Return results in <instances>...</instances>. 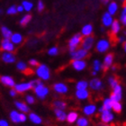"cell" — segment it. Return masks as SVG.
<instances>
[{
	"mask_svg": "<svg viewBox=\"0 0 126 126\" xmlns=\"http://www.w3.org/2000/svg\"><path fill=\"white\" fill-rule=\"evenodd\" d=\"M53 89L58 94H66L68 92V87L64 83H56L53 86Z\"/></svg>",
	"mask_w": 126,
	"mask_h": 126,
	"instance_id": "18",
	"label": "cell"
},
{
	"mask_svg": "<svg viewBox=\"0 0 126 126\" xmlns=\"http://www.w3.org/2000/svg\"><path fill=\"white\" fill-rule=\"evenodd\" d=\"M108 83H109V85H110V87H112V88H114L115 87H117L119 85V81L118 79H116L115 77L113 76H111L109 79H108Z\"/></svg>",
	"mask_w": 126,
	"mask_h": 126,
	"instance_id": "33",
	"label": "cell"
},
{
	"mask_svg": "<svg viewBox=\"0 0 126 126\" xmlns=\"http://www.w3.org/2000/svg\"><path fill=\"white\" fill-rule=\"evenodd\" d=\"M37 9H38V11H39V12H42V11H43V9H44V4H43V2H42V1H41V0L38 2Z\"/></svg>",
	"mask_w": 126,
	"mask_h": 126,
	"instance_id": "44",
	"label": "cell"
},
{
	"mask_svg": "<svg viewBox=\"0 0 126 126\" xmlns=\"http://www.w3.org/2000/svg\"><path fill=\"white\" fill-rule=\"evenodd\" d=\"M110 98L112 99V101L120 102V100L122 99V87L120 85H118L117 87H115L113 88V91L111 94Z\"/></svg>",
	"mask_w": 126,
	"mask_h": 126,
	"instance_id": "8",
	"label": "cell"
},
{
	"mask_svg": "<svg viewBox=\"0 0 126 126\" xmlns=\"http://www.w3.org/2000/svg\"><path fill=\"white\" fill-rule=\"evenodd\" d=\"M15 105H16V106L17 108H18L19 110L22 111V112H24V113H28L30 111L29 107L27 106L24 103H22V102H18V101H16V103H15Z\"/></svg>",
	"mask_w": 126,
	"mask_h": 126,
	"instance_id": "26",
	"label": "cell"
},
{
	"mask_svg": "<svg viewBox=\"0 0 126 126\" xmlns=\"http://www.w3.org/2000/svg\"><path fill=\"white\" fill-rule=\"evenodd\" d=\"M34 93L36 94V95L40 99H44L49 94V88L45 87L43 84H41L34 88Z\"/></svg>",
	"mask_w": 126,
	"mask_h": 126,
	"instance_id": "3",
	"label": "cell"
},
{
	"mask_svg": "<svg viewBox=\"0 0 126 126\" xmlns=\"http://www.w3.org/2000/svg\"><path fill=\"white\" fill-rule=\"evenodd\" d=\"M1 32H2V35L4 37V39H11V37L13 35L11 30H9L7 27L2 26L1 27Z\"/></svg>",
	"mask_w": 126,
	"mask_h": 126,
	"instance_id": "24",
	"label": "cell"
},
{
	"mask_svg": "<svg viewBox=\"0 0 126 126\" xmlns=\"http://www.w3.org/2000/svg\"><path fill=\"white\" fill-rule=\"evenodd\" d=\"M29 64L32 66V67H38L39 66V63L36 60H34V59H32L29 61Z\"/></svg>",
	"mask_w": 126,
	"mask_h": 126,
	"instance_id": "46",
	"label": "cell"
},
{
	"mask_svg": "<svg viewBox=\"0 0 126 126\" xmlns=\"http://www.w3.org/2000/svg\"><path fill=\"white\" fill-rule=\"evenodd\" d=\"M112 69H113V70H115V69H116V66H112Z\"/></svg>",
	"mask_w": 126,
	"mask_h": 126,
	"instance_id": "56",
	"label": "cell"
},
{
	"mask_svg": "<svg viewBox=\"0 0 126 126\" xmlns=\"http://www.w3.org/2000/svg\"><path fill=\"white\" fill-rule=\"evenodd\" d=\"M78 117H79L78 113H76V112H70L68 114V116H67V121L69 124H73L76 121H78Z\"/></svg>",
	"mask_w": 126,
	"mask_h": 126,
	"instance_id": "25",
	"label": "cell"
},
{
	"mask_svg": "<svg viewBox=\"0 0 126 126\" xmlns=\"http://www.w3.org/2000/svg\"><path fill=\"white\" fill-rule=\"evenodd\" d=\"M71 65L73 67V68L77 71H81L83 69L86 68L87 67V62L83 60H80V61H73Z\"/></svg>",
	"mask_w": 126,
	"mask_h": 126,
	"instance_id": "13",
	"label": "cell"
},
{
	"mask_svg": "<svg viewBox=\"0 0 126 126\" xmlns=\"http://www.w3.org/2000/svg\"><path fill=\"white\" fill-rule=\"evenodd\" d=\"M124 2H126V0H124Z\"/></svg>",
	"mask_w": 126,
	"mask_h": 126,
	"instance_id": "59",
	"label": "cell"
},
{
	"mask_svg": "<svg viewBox=\"0 0 126 126\" xmlns=\"http://www.w3.org/2000/svg\"><path fill=\"white\" fill-rule=\"evenodd\" d=\"M102 23L104 24V26L105 27H109L112 25V24L113 23V16L111 14L107 13H105L102 16Z\"/></svg>",
	"mask_w": 126,
	"mask_h": 126,
	"instance_id": "15",
	"label": "cell"
},
{
	"mask_svg": "<svg viewBox=\"0 0 126 126\" xmlns=\"http://www.w3.org/2000/svg\"><path fill=\"white\" fill-rule=\"evenodd\" d=\"M24 10V8L23 5H18V6H17V11H18L19 13H22Z\"/></svg>",
	"mask_w": 126,
	"mask_h": 126,
	"instance_id": "50",
	"label": "cell"
},
{
	"mask_svg": "<svg viewBox=\"0 0 126 126\" xmlns=\"http://www.w3.org/2000/svg\"><path fill=\"white\" fill-rule=\"evenodd\" d=\"M20 120H21V123H24V122L26 121V116L24 113H21L20 114Z\"/></svg>",
	"mask_w": 126,
	"mask_h": 126,
	"instance_id": "47",
	"label": "cell"
},
{
	"mask_svg": "<svg viewBox=\"0 0 126 126\" xmlns=\"http://www.w3.org/2000/svg\"><path fill=\"white\" fill-rule=\"evenodd\" d=\"M96 111V107L94 105H86L83 109V113L86 114V115H92L94 114V112Z\"/></svg>",
	"mask_w": 126,
	"mask_h": 126,
	"instance_id": "20",
	"label": "cell"
},
{
	"mask_svg": "<svg viewBox=\"0 0 126 126\" xmlns=\"http://www.w3.org/2000/svg\"><path fill=\"white\" fill-rule=\"evenodd\" d=\"M31 88H32V86L31 82L17 84V85H16V87H15V89L16 90L17 93H24V92H25V91L30 90Z\"/></svg>",
	"mask_w": 126,
	"mask_h": 126,
	"instance_id": "9",
	"label": "cell"
},
{
	"mask_svg": "<svg viewBox=\"0 0 126 126\" xmlns=\"http://www.w3.org/2000/svg\"><path fill=\"white\" fill-rule=\"evenodd\" d=\"M113 55L112 53H109L105 56V61H104V65H103V68L104 70L106 71L109 68L112 67L113 65Z\"/></svg>",
	"mask_w": 126,
	"mask_h": 126,
	"instance_id": "17",
	"label": "cell"
},
{
	"mask_svg": "<svg viewBox=\"0 0 126 126\" xmlns=\"http://www.w3.org/2000/svg\"><path fill=\"white\" fill-rule=\"evenodd\" d=\"M54 113H55V115L59 121L63 122V121H65V120H67V116L68 115L66 114V113L63 110H61V109H55V110H54Z\"/></svg>",
	"mask_w": 126,
	"mask_h": 126,
	"instance_id": "22",
	"label": "cell"
},
{
	"mask_svg": "<svg viewBox=\"0 0 126 126\" xmlns=\"http://www.w3.org/2000/svg\"><path fill=\"white\" fill-rule=\"evenodd\" d=\"M123 13L126 14V2H124V10H123Z\"/></svg>",
	"mask_w": 126,
	"mask_h": 126,
	"instance_id": "52",
	"label": "cell"
},
{
	"mask_svg": "<svg viewBox=\"0 0 126 126\" xmlns=\"http://www.w3.org/2000/svg\"><path fill=\"white\" fill-rule=\"evenodd\" d=\"M120 21H121V23L123 24V25L126 26V14L122 13L121 17H120Z\"/></svg>",
	"mask_w": 126,
	"mask_h": 126,
	"instance_id": "45",
	"label": "cell"
},
{
	"mask_svg": "<svg viewBox=\"0 0 126 126\" xmlns=\"http://www.w3.org/2000/svg\"><path fill=\"white\" fill-rule=\"evenodd\" d=\"M76 96L78 99L79 100H85L87 99L89 97V92L86 90H77L76 92Z\"/></svg>",
	"mask_w": 126,
	"mask_h": 126,
	"instance_id": "19",
	"label": "cell"
},
{
	"mask_svg": "<svg viewBox=\"0 0 126 126\" xmlns=\"http://www.w3.org/2000/svg\"><path fill=\"white\" fill-rule=\"evenodd\" d=\"M89 87H91V89L93 90H101L104 87L102 81L98 79H91V81L89 82Z\"/></svg>",
	"mask_w": 126,
	"mask_h": 126,
	"instance_id": "14",
	"label": "cell"
},
{
	"mask_svg": "<svg viewBox=\"0 0 126 126\" xmlns=\"http://www.w3.org/2000/svg\"><path fill=\"white\" fill-rule=\"evenodd\" d=\"M101 1H102L104 4H105V5H106V4H108V3H109V1H110V0H101Z\"/></svg>",
	"mask_w": 126,
	"mask_h": 126,
	"instance_id": "53",
	"label": "cell"
},
{
	"mask_svg": "<svg viewBox=\"0 0 126 126\" xmlns=\"http://www.w3.org/2000/svg\"><path fill=\"white\" fill-rule=\"evenodd\" d=\"M25 100H26V102L28 103V104H30V105H32V104H33V103L35 102L34 97L32 96V95H26V97H25Z\"/></svg>",
	"mask_w": 126,
	"mask_h": 126,
	"instance_id": "43",
	"label": "cell"
},
{
	"mask_svg": "<svg viewBox=\"0 0 126 126\" xmlns=\"http://www.w3.org/2000/svg\"><path fill=\"white\" fill-rule=\"evenodd\" d=\"M98 126H110V125H108V124H104V123H103V124H99V125H98Z\"/></svg>",
	"mask_w": 126,
	"mask_h": 126,
	"instance_id": "54",
	"label": "cell"
},
{
	"mask_svg": "<svg viewBox=\"0 0 126 126\" xmlns=\"http://www.w3.org/2000/svg\"><path fill=\"white\" fill-rule=\"evenodd\" d=\"M53 106L55 107V109H61V110H64L66 107H67V105H66L65 102L61 101V100H56L53 102Z\"/></svg>",
	"mask_w": 126,
	"mask_h": 126,
	"instance_id": "29",
	"label": "cell"
},
{
	"mask_svg": "<svg viewBox=\"0 0 126 126\" xmlns=\"http://www.w3.org/2000/svg\"><path fill=\"white\" fill-rule=\"evenodd\" d=\"M124 51L126 52V41L124 42Z\"/></svg>",
	"mask_w": 126,
	"mask_h": 126,
	"instance_id": "55",
	"label": "cell"
},
{
	"mask_svg": "<svg viewBox=\"0 0 126 126\" xmlns=\"http://www.w3.org/2000/svg\"><path fill=\"white\" fill-rule=\"evenodd\" d=\"M59 53V50L57 47H51L48 50V54L50 56H56Z\"/></svg>",
	"mask_w": 126,
	"mask_h": 126,
	"instance_id": "40",
	"label": "cell"
},
{
	"mask_svg": "<svg viewBox=\"0 0 126 126\" xmlns=\"http://www.w3.org/2000/svg\"><path fill=\"white\" fill-rule=\"evenodd\" d=\"M88 85L89 84L87 81H85V80L79 81L76 85L77 90H86L87 88V87H88Z\"/></svg>",
	"mask_w": 126,
	"mask_h": 126,
	"instance_id": "31",
	"label": "cell"
},
{
	"mask_svg": "<svg viewBox=\"0 0 126 126\" xmlns=\"http://www.w3.org/2000/svg\"><path fill=\"white\" fill-rule=\"evenodd\" d=\"M120 31H121V24H120L119 21L118 20H113V23L112 24V25H111L110 33H112V34L110 35V38L111 37H112V39L114 38V36H115L116 34H118V32Z\"/></svg>",
	"mask_w": 126,
	"mask_h": 126,
	"instance_id": "10",
	"label": "cell"
},
{
	"mask_svg": "<svg viewBox=\"0 0 126 126\" xmlns=\"http://www.w3.org/2000/svg\"><path fill=\"white\" fill-rule=\"evenodd\" d=\"M96 73H97L96 71H93V72H92V75H93V76H95V75H96Z\"/></svg>",
	"mask_w": 126,
	"mask_h": 126,
	"instance_id": "57",
	"label": "cell"
},
{
	"mask_svg": "<svg viewBox=\"0 0 126 126\" xmlns=\"http://www.w3.org/2000/svg\"><path fill=\"white\" fill-rule=\"evenodd\" d=\"M87 50H84V49H79V50H77L75 51H72L70 52V57L73 61H80V60H83L87 56Z\"/></svg>",
	"mask_w": 126,
	"mask_h": 126,
	"instance_id": "4",
	"label": "cell"
},
{
	"mask_svg": "<svg viewBox=\"0 0 126 126\" xmlns=\"http://www.w3.org/2000/svg\"><path fill=\"white\" fill-rule=\"evenodd\" d=\"M118 9V5L115 2H111L108 5V13L113 16L116 13V11Z\"/></svg>",
	"mask_w": 126,
	"mask_h": 126,
	"instance_id": "30",
	"label": "cell"
},
{
	"mask_svg": "<svg viewBox=\"0 0 126 126\" xmlns=\"http://www.w3.org/2000/svg\"><path fill=\"white\" fill-rule=\"evenodd\" d=\"M35 72H36L37 76L39 77L41 79H42V80H48V79H50V69L44 64H41V65L38 66Z\"/></svg>",
	"mask_w": 126,
	"mask_h": 126,
	"instance_id": "1",
	"label": "cell"
},
{
	"mask_svg": "<svg viewBox=\"0 0 126 126\" xmlns=\"http://www.w3.org/2000/svg\"><path fill=\"white\" fill-rule=\"evenodd\" d=\"M94 39L93 36L85 37L81 43L82 49H84L86 50H89L90 49H92L93 45H94Z\"/></svg>",
	"mask_w": 126,
	"mask_h": 126,
	"instance_id": "7",
	"label": "cell"
},
{
	"mask_svg": "<svg viewBox=\"0 0 126 126\" xmlns=\"http://www.w3.org/2000/svg\"><path fill=\"white\" fill-rule=\"evenodd\" d=\"M113 110L115 113H120L122 112V105L120 104V102L117 101H113Z\"/></svg>",
	"mask_w": 126,
	"mask_h": 126,
	"instance_id": "35",
	"label": "cell"
},
{
	"mask_svg": "<svg viewBox=\"0 0 126 126\" xmlns=\"http://www.w3.org/2000/svg\"><path fill=\"white\" fill-rule=\"evenodd\" d=\"M1 49L7 52H13L15 50V46L10 39H4L1 42Z\"/></svg>",
	"mask_w": 126,
	"mask_h": 126,
	"instance_id": "6",
	"label": "cell"
},
{
	"mask_svg": "<svg viewBox=\"0 0 126 126\" xmlns=\"http://www.w3.org/2000/svg\"><path fill=\"white\" fill-rule=\"evenodd\" d=\"M117 41H118L119 42H125V41H124V36L118 37V38H117Z\"/></svg>",
	"mask_w": 126,
	"mask_h": 126,
	"instance_id": "51",
	"label": "cell"
},
{
	"mask_svg": "<svg viewBox=\"0 0 126 126\" xmlns=\"http://www.w3.org/2000/svg\"><path fill=\"white\" fill-rule=\"evenodd\" d=\"M0 126H8V123L5 120H1L0 121Z\"/></svg>",
	"mask_w": 126,
	"mask_h": 126,
	"instance_id": "49",
	"label": "cell"
},
{
	"mask_svg": "<svg viewBox=\"0 0 126 126\" xmlns=\"http://www.w3.org/2000/svg\"><path fill=\"white\" fill-rule=\"evenodd\" d=\"M9 94H10L11 96H16V94H17V92H16V89H11L10 92H9Z\"/></svg>",
	"mask_w": 126,
	"mask_h": 126,
	"instance_id": "48",
	"label": "cell"
},
{
	"mask_svg": "<svg viewBox=\"0 0 126 126\" xmlns=\"http://www.w3.org/2000/svg\"><path fill=\"white\" fill-rule=\"evenodd\" d=\"M77 125L78 126H87L88 125V121L84 117H80L77 121Z\"/></svg>",
	"mask_w": 126,
	"mask_h": 126,
	"instance_id": "39",
	"label": "cell"
},
{
	"mask_svg": "<svg viewBox=\"0 0 126 126\" xmlns=\"http://www.w3.org/2000/svg\"><path fill=\"white\" fill-rule=\"evenodd\" d=\"M109 47H110V42H108L107 40L102 39L98 41V42L96 43L95 50L100 53H104L109 49Z\"/></svg>",
	"mask_w": 126,
	"mask_h": 126,
	"instance_id": "5",
	"label": "cell"
},
{
	"mask_svg": "<svg viewBox=\"0 0 126 126\" xmlns=\"http://www.w3.org/2000/svg\"><path fill=\"white\" fill-rule=\"evenodd\" d=\"M1 59L5 63H14L16 61L15 55L12 52H7V51H5V52L2 53Z\"/></svg>",
	"mask_w": 126,
	"mask_h": 126,
	"instance_id": "16",
	"label": "cell"
},
{
	"mask_svg": "<svg viewBox=\"0 0 126 126\" xmlns=\"http://www.w3.org/2000/svg\"><path fill=\"white\" fill-rule=\"evenodd\" d=\"M124 126H126V124H124Z\"/></svg>",
	"mask_w": 126,
	"mask_h": 126,
	"instance_id": "58",
	"label": "cell"
},
{
	"mask_svg": "<svg viewBox=\"0 0 126 126\" xmlns=\"http://www.w3.org/2000/svg\"><path fill=\"white\" fill-rule=\"evenodd\" d=\"M29 118L30 120H31L33 124H42V118L40 117L39 115H37L36 113H31L29 114Z\"/></svg>",
	"mask_w": 126,
	"mask_h": 126,
	"instance_id": "28",
	"label": "cell"
},
{
	"mask_svg": "<svg viewBox=\"0 0 126 126\" xmlns=\"http://www.w3.org/2000/svg\"><path fill=\"white\" fill-rule=\"evenodd\" d=\"M22 5L24 6V10L27 11V12L31 11L32 8L33 7V5H32V3L29 2V1H24V2L22 3Z\"/></svg>",
	"mask_w": 126,
	"mask_h": 126,
	"instance_id": "37",
	"label": "cell"
},
{
	"mask_svg": "<svg viewBox=\"0 0 126 126\" xmlns=\"http://www.w3.org/2000/svg\"><path fill=\"white\" fill-rule=\"evenodd\" d=\"M103 107L105 108V110H109L113 109V101L111 98H106L104 101V104H103Z\"/></svg>",
	"mask_w": 126,
	"mask_h": 126,
	"instance_id": "32",
	"label": "cell"
},
{
	"mask_svg": "<svg viewBox=\"0 0 126 126\" xmlns=\"http://www.w3.org/2000/svg\"><path fill=\"white\" fill-rule=\"evenodd\" d=\"M16 68H18L20 71H23V72H25V71L27 70H30L29 68H27L26 64L24 62H23V61H19L18 63H17V65H16Z\"/></svg>",
	"mask_w": 126,
	"mask_h": 126,
	"instance_id": "36",
	"label": "cell"
},
{
	"mask_svg": "<svg viewBox=\"0 0 126 126\" xmlns=\"http://www.w3.org/2000/svg\"><path fill=\"white\" fill-rule=\"evenodd\" d=\"M31 20H32V16L29 15V14H27L24 17H22V19L20 20V24H21L22 26H25Z\"/></svg>",
	"mask_w": 126,
	"mask_h": 126,
	"instance_id": "34",
	"label": "cell"
},
{
	"mask_svg": "<svg viewBox=\"0 0 126 126\" xmlns=\"http://www.w3.org/2000/svg\"><path fill=\"white\" fill-rule=\"evenodd\" d=\"M17 12H18V11H17V7H16V5L10 6V7L7 9V11H6V13H7L8 15H16Z\"/></svg>",
	"mask_w": 126,
	"mask_h": 126,
	"instance_id": "41",
	"label": "cell"
},
{
	"mask_svg": "<svg viewBox=\"0 0 126 126\" xmlns=\"http://www.w3.org/2000/svg\"><path fill=\"white\" fill-rule=\"evenodd\" d=\"M82 34L77 33L75 34L73 37H71L70 40L68 41V49H69V51L72 52V51H75L77 50L76 49L78 48L80 43H82V41H83V38H82Z\"/></svg>",
	"mask_w": 126,
	"mask_h": 126,
	"instance_id": "2",
	"label": "cell"
},
{
	"mask_svg": "<svg viewBox=\"0 0 126 126\" xmlns=\"http://www.w3.org/2000/svg\"><path fill=\"white\" fill-rule=\"evenodd\" d=\"M20 114H21V113H17L16 111H12L10 113V118H11V120H12V122H13V123H16V124L21 123Z\"/></svg>",
	"mask_w": 126,
	"mask_h": 126,
	"instance_id": "27",
	"label": "cell"
},
{
	"mask_svg": "<svg viewBox=\"0 0 126 126\" xmlns=\"http://www.w3.org/2000/svg\"><path fill=\"white\" fill-rule=\"evenodd\" d=\"M31 83H32V88H35L36 87H38L39 85H41V84H42V81L40 80V79H33L32 81H31Z\"/></svg>",
	"mask_w": 126,
	"mask_h": 126,
	"instance_id": "42",
	"label": "cell"
},
{
	"mask_svg": "<svg viewBox=\"0 0 126 126\" xmlns=\"http://www.w3.org/2000/svg\"><path fill=\"white\" fill-rule=\"evenodd\" d=\"M11 42H13L14 44H20L23 42V36L20 33H13L12 37H11Z\"/></svg>",
	"mask_w": 126,
	"mask_h": 126,
	"instance_id": "23",
	"label": "cell"
},
{
	"mask_svg": "<svg viewBox=\"0 0 126 126\" xmlns=\"http://www.w3.org/2000/svg\"><path fill=\"white\" fill-rule=\"evenodd\" d=\"M101 68H103V65L101 64V62H100L98 60H95V61H94V63H93V70L94 71H99Z\"/></svg>",
	"mask_w": 126,
	"mask_h": 126,
	"instance_id": "38",
	"label": "cell"
},
{
	"mask_svg": "<svg viewBox=\"0 0 126 126\" xmlns=\"http://www.w3.org/2000/svg\"><path fill=\"white\" fill-rule=\"evenodd\" d=\"M101 121L102 123L104 124H108V123H110V122L113 121V114L111 113L109 110H105L101 113Z\"/></svg>",
	"mask_w": 126,
	"mask_h": 126,
	"instance_id": "11",
	"label": "cell"
},
{
	"mask_svg": "<svg viewBox=\"0 0 126 126\" xmlns=\"http://www.w3.org/2000/svg\"><path fill=\"white\" fill-rule=\"evenodd\" d=\"M0 81H1L2 84H4L6 87H16V82H15V80L13 79V78H11L9 76H1Z\"/></svg>",
	"mask_w": 126,
	"mask_h": 126,
	"instance_id": "12",
	"label": "cell"
},
{
	"mask_svg": "<svg viewBox=\"0 0 126 126\" xmlns=\"http://www.w3.org/2000/svg\"><path fill=\"white\" fill-rule=\"evenodd\" d=\"M93 32V26L91 24H86L84 25V27L82 28L81 34L83 36H91V34Z\"/></svg>",
	"mask_w": 126,
	"mask_h": 126,
	"instance_id": "21",
	"label": "cell"
}]
</instances>
